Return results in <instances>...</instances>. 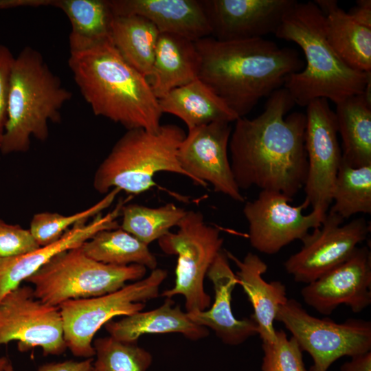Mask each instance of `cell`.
<instances>
[{
  "instance_id": "6da1fadb",
  "label": "cell",
  "mask_w": 371,
  "mask_h": 371,
  "mask_svg": "<svg viewBox=\"0 0 371 371\" xmlns=\"http://www.w3.org/2000/svg\"><path fill=\"white\" fill-rule=\"evenodd\" d=\"M295 104L282 87L268 97L259 115L235 121L229 161L240 190L257 187L293 199L304 188L308 172L306 119L302 112L288 114Z\"/></svg>"
},
{
  "instance_id": "7a4b0ae2",
  "label": "cell",
  "mask_w": 371,
  "mask_h": 371,
  "mask_svg": "<svg viewBox=\"0 0 371 371\" xmlns=\"http://www.w3.org/2000/svg\"><path fill=\"white\" fill-rule=\"evenodd\" d=\"M194 44L199 56L198 78L238 118L304 67L295 49L264 38L221 41L207 36Z\"/></svg>"
},
{
  "instance_id": "3957f363",
  "label": "cell",
  "mask_w": 371,
  "mask_h": 371,
  "mask_svg": "<svg viewBox=\"0 0 371 371\" xmlns=\"http://www.w3.org/2000/svg\"><path fill=\"white\" fill-rule=\"evenodd\" d=\"M68 64L95 115L119 123L127 130H159L163 113L148 79L122 58L111 41L70 51Z\"/></svg>"
},
{
  "instance_id": "277c9868",
  "label": "cell",
  "mask_w": 371,
  "mask_h": 371,
  "mask_svg": "<svg viewBox=\"0 0 371 371\" xmlns=\"http://www.w3.org/2000/svg\"><path fill=\"white\" fill-rule=\"evenodd\" d=\"M275 35L297 44L305 56L306 66L283 86L295 104L306 106L318 98L337 104L363 93L371 81V72L352 69L335 52L327 38L325 16L314 1H297Z\"/></svg>"
},
{
  "instance_id": "5b68a950",
  "label": "cell",
  "mask_w": 371,
  "mask_h": 371,
  "mask_svg": "<svg viewBox=\"0 0 371 371\" xmlns=\"http://www.w3.org/2000/svg\"><path fill=\"white\" fill-rule=\"evenodd\" d=\"M71 98L36 49L24 47L14 57L8 91V116L0 142L3 155L25 153L30 138L45 141L48 122H59L60 109Z\"/></svg>"
},
{
  "instance_id": "8992f818",
  "label": "cell",
  "mask_w": 371,
  "mask_h": 371,
  "mask_svg": "<svg viewBox=\"0 0 371 371\" xmlns=\"http://www.w3.org/2000/svg\"><path fill=\"white\" fill-rule=\"evenodd\" d=\"M186 137L179 126L166 124L156 132L133 128L117 141L98 167L93 177L94 189L106 194L118 188L139 194L155 186V175L170 172L188 177L177 159V151Z\"/></svg>"
},
{
  "instance_id": "52a82bcc",
  "label": "cell",
  "mask_w": 371,
  "mask_h": 371,
  "mask_svg": "<svg viewBox=\"0 0 371 371\" xmlns=\"http://www.w3.org/2000/svg\"><path fill=\"white\" fill-rule=\"evenodd\" d=\"M146 268L139 265L115 266L88 257L81 245L53 257L25 281L32 284L35 297L52 306L77 299L114 292L128 281L144 278Z\"/></svg>"
},
{
  "instance_id": "ba28073f",
  "label": "cell",
  "mask_w": 371,
  "mask_h": 371,
  "mask_svg": "<svg viewBox=\"0 0 371 371\" xmlns=\"http://www.w3.org/2000/svg\"><path fill=\"white\" fill-rule=\"evenodd\" d=\"M177 227L176 232H170L158 240L163 252L177 256L175 286L161 295L171 298L181 295L187 313L203 311L211 304L204 279L224 240L220 230L207 224L199 211H187Z\"/></svg>"
},
{
  "instance_id": "9c48e42d",
  "label": "cell",
  "mask_w": 371,
  "mask_h": 371,
  "mask_svg": "<svg viewBox=\"0 0 371 371\" xmlns=\"http://www.w3.org/2000/svg\"><path fill=\"white\" fill-rule=\"evenodd\" d=\"M167 271L156 268L146 278L100 296L70 300L58 306L67 348L77 357L93 358L92 341L95 333L117 316L141 311L145 302L157 297Z\"/></svg>"
},
{
  "instance_id": "30bf717a",
  "label": "cell",
  "mask_w": 371,
  "mask_h": 371,
  "mask_svg": "<svg viewBox=\"0 0 371 371\" xmlns=\"http://www.w3.org/2000/svg\"><path fill=\"white\" fill-rule=\"evenodd\" d=\"M293 335L302 351L308 352L313 364L309 371H327L337 359L371 350V322L348 319L337 323L310 315L294 299H288L276 317Z\"/></svg>"
},
{
  "instance_id": "8fae6325",
  "label": "cell",
  "mask_w": 371,
  "mask_h": 371,
  "mask_svg": "<svg viewBox=\"0 0 371 371\" xmlns=\"http://www.w3.org/2000/svg\"><path fill=\"white\" fill-rule=\"evenodd\" d=\"M14 341L21 352L38 347L45 355L67 348L58 306L36 298L30 286L17 287L0 302V346Z\"/></svg>"
},
{
  "instance_id": "7c38bea8",
  "label": "cell",
  "mask_w": 371,
  "mask_h": 371,
  "mask_svg": "<svg viewBox=\"0 0 371 371\" xmlns=\"http://www.w3.org/2000/svg\"><path fill=\"white\" fill-rule=\"evenodd\" d=\"M338 214L327 212L322 225L300 240L301 249L284 262L285 271L297 282H312L348 259L370 232L363 217L344 224Z\"/></svg>"
},
{
  "instance_id": "4fadbf2b",
  "label": "cell",
  "mask_w": 371,
  "mask_h": 371,
  "mask_svg": "<svg viewBox=\"0 0 371 371\" xmlns=\"http://www.w3.org/2000/svg\"><path fill=\"white\" fill-rule=\"evenodd\" d=\"M305 148L308 172L304 202L312 210L326 214L342 160L335 111L328 100L318 98L306 106Z\"/></svg>"
},
{
  "instance_id": "5bb4252c",
  "label": "cell",
  "mask_w": 371,
  "mask_h": 371,
  "mask_svg": "<svg viewBox=\"0 0 371 371\" xmlns=\"http://www.w3.org/2000/svg\"><path fill=\"white\" fill-rule=\"evenodd\" d=\"M292 201L279 192L261 190L256 199L245 203L243 212L252 247L262 254H274L322 225L326 214L313 210L304 214L308 204L304 201L293 206L289 204Z\"/></svg>"
},
{
  "instance_id": "9a60e30c",
  "label": "cell",
  "mask_w": 371,
  "mask_h": 371,
  "mask_svg": "<svg viewBox=\"0 0 371 371\" xmlns=\"http://www.w3.org/2000/svg\"><path fill=\"white\" fill-rule=\"evenodd\" d=\"M230 123L212 122L190 130L179 145L177 159L188 177L196 185L211 184L216 192L237 202L245 198L238 187L228 156Z\"/></svg>"
},
{
  "instance_id": "2e32d148",
  "label": "cell",
  "mask_w": 371,
  "mask_h": 371,
  "mask_svg": "<svg viewBox=\"0 0 371 371\" xmlns=\"http://www.w3.org/2000/svg\"><path fill=\"white\" fill-rule=\"evenodd\" d=\"M305 303L322 315H330L345 304L355 313L371 304V252L357 247L346 261L301 290Z\"/></svg>"
},
{
  "instance_id": "e0dca14e",
  "label": "cell",
  "mask_w": 371,
  "mask_h": 371,
  "mask_svg": "<svg viewBox=\"0 0 371 371\" xmlns=\"http://www.w3.org/2000/svg\"><path fill=\"white\" fill-rule=\"evenodd\" d=\"M295 0H202L211 36L221 41L274 34Z\"/></svg>"
},
{
  "instance_id": "ac0fdd59",
  "label": "cell",
  "mask_w": 371,
  "mask_h": 371,
  "mask_svg": "<svg viewBox=\"0 0 371 371\" xmlns=\"http://www.w3.org/2000/svg\"><path fill=\"white\" fill-rule=\"evenodd\" d=\"M125 201H120L112 211L98 214L89 223L76 224L52 243L23 255L0 258V302L58 254L80 246L102 230L120 227L117 218Z\"/></svg>"
},
{
  "instance_id": "d6986e66",
  "label": "cell",
  "mask_w": 371,
  "mask_h": 371,
  "mask_svg": "<svg viewBox=\"0 0 371 371\" xmlns=\"http://www.w3.org/2000/svg\"><path fill=\"white\" fill-rule=\"evenodd\" d=\"M213 284L214 301L207 310L188 313L195 324L210 328L225 344L238 346L258 335V326L251 318L237 319L232 310V293L238 284L232 270L226 250L221 249L210 266L207 275Z\"/></svg>"
},
{
  "instance_id": "ffe728a7",
  "label": "cell",
  "mask_w": 371,
  "mask_h": 371,
  "mask_svg": "<svg viewBox=\"0 0 371 371\" xmlns=\"http://www.w3.org/2000/svg\"><path fill=\"white\" fill-rule=\"evenodd\" d=\"M115 16L138 15L152 22L159 33L192 41L211 36V28L199 0H109Z\"/></svg>"
},
{
  "instance_id": "44dd1931",
  "label": "cell",
  "mask_w": 371,
  "mask_h": 371,
  "mask_svg": "<svg viewBox=\"0 0 371 371\" xmlns=\"http://www.w3.org/2000/svg\"><path fill=\"white\" fill-rule=\"evenodd\" d=\"M238 271L236 276L251 303L254 313L251 315L258 326V335L262 343H273L276 340L273 322L280 307L288 300L286 289L280 281L267 282L262 278L267 270V264L256 254L249 252L240 260L226 250Z\"/></svg>"
},
{
  "instance_id": "7402d4cb",
  "label": "cell",
  "mask_w": 371,
  "mask_h": 371,
  "mask_svg": "<svg viewBox=\"0 0 371 371\" xmlns=\"http://www.w3.org/2000/svg\"><path fill=\"white\" fill-rule=\"evenodd\" d=\"M104 327L109 336L130 343L137 342L139 337L146 334L179 333L194 341L209 335L207 328L193 322L171 298H166L159 308L141 311L118 321L111 320Z\"/></svg>"
},
{
  "instance_id": "603a6c76",
  "label": "cell",
  "mask_w": 371,
  "mask_h": 371,
  "mask_svg": "<svg viewBox=\"0 0 371 371\" xmlns=\"http://www.w3.org/2000/svg\"><path fill=\"white\" fill-rule=\"evenodd\" d=\"M199 71V56L194 41L177 34H159L148 78L158 99L198 79Z\"/></svg>"
},
{
  "instance_id": "cb8c5ba5",
  "label": "cell",
  "mask_w": 371,
  "mask_h": 371,
  "mask_svg": "<svg viewBox=\"0 0 371 371\" xmlns=\"http://www.w3.org/2000/svg\"><path fill=\"white\" fill-rule=\"evenodd\" d=\"M325 16L328 40L340 58L352 69L371 72V27L355 20L337 1H314Z\"/></svg>"
},
{
  "instance_id": "d4e9b609",
  "label": "cell",
  "mask_w": 371,
  "mask_h": 371,
  "mask_svg": "<svg viewBox=\"0 0 371 371\" xmlns=\"http://www.w3.org/2000/svg\"><path fill=\"white\" fill-rule=\"evenodd\" d=\"M162 113L181 119L188 130L212 122H235L238 116L199 78L159 99Z\"/></svg>"
},
{
  "instance_id": "484cf974",
  "label": "cell",
  "mask_w": 371,
  "mask_h": 371,
  "mask_svg": "<svg viewBox=\"0 0 371 371\" xmlns=\"http://www.w3.org/2000/svg\"><path fill=\"white\" fill-rule=\"evenodd\" d=\"M370 85L363 93L336 104L335 111L340 135L342 160L353 168L371 165Z\"/></svg>"
},
{
  "instance_id": "4316f807",
  "label": "cell",
  "mask_w": 371,
  "mask_h": 371,
  "mask_svg": "<svg viewBox=\"0 0 371 371\" xmlns=\"http://www.w3.org/2000/svg\"><path fill=\"white\" fill-rule=\"evenodd\" d=\"M52 5L64 12L71 23L70 51H81L111 41L115 16L108 0H54Z\"/></svg>"
},
{
  "instance_id": "83f0119b",
  "label": "cell",
  "mask_w": 371,
  "mask_h": 371,
  "mask_svg": "<svg viewBox=\"0 0 371 371\" xmlns=\"http://www.w3.org/2000/svg\"><path fill=\"white\" fill-rule=\"evenodd\" d=\"M159 34L155 25L143 16H119L113 20L111 38L122 58L148 79Z\"/></svg>"
},
{
  "instance_id": "f1b7e54d",
  "label": "cell",
  "mask_w": 371,
  "mask_h": 371,
  "mask_svg": "<svg viewBox=\"0 0 371 371\" xmlns=\"http://www.w3.org/2000/svg\"><path fill=\"white\" fill-rule=\"evenodd\" d=\"M89 258L115 266L139 265L154 270L157 261L146 245L120 227L102 230L81 245Z\"/></svg>"
},
{
  "instance_id": "f546056e",
  "label": "cell",
  "mask_w": 371,
  "mask_h": 371,
  "mask_svg": "<svg viewBox=\"0 0 371 371\" xmlns=\"http://www.w3.org/2000/svg\"><path fill=\"white\" fill-rule=\"evenodd\" d=\"M329 211L344 219L371 213V165L353 168L341 160L332 192Z\"/></svg>"
},
{
  "instance_id": "4dcf8cb0",
  "label": "cell",
  "mask_w": 371,
  "mask_h": 371,
  "mask_svg": "<svg viewBox=\"0 0 371 371\" xmlns=\"http://www.w3.org/2000/svg\"><path fill=\"white\" fill-rule=\"evenodd\" d=\"M186 212L171 203L158 207L124 204L121 210L120 227L148 245L167 234L173 227H177Z\"/></svg>"
},
{
  "instance_id": "1f68e13d",
  "label": "cell",
  "mask_w": 371,
  "mask_h": 371,
  "mask_svg": "<svg viewBox=\"0 0 371 371\" xmlns=\"http://www.w3.org/2000/svg\"><path fill=\"white\" fill-rule=\"evenodd\" d=\"M120 190L113 188L98 202L89 207L71 215L43 212L35 214L30 222V231L40 246L58 240L65 232L80 223L87 222L109 207Z\"/></svg>"
},
{
  "instance_id": "d6a6232c",
  "label": "cell",
  "mask_w": 371,
  "mask_h": 371,
  "mask_svg": "<svg viewBox=\"0 0 371 371\" xmlns=\"http://www.w3.org/2000/svg\"><path fill=\"white\" fill-rule=\"evenodd\" d=\"M136 343L111 336L96 339L93 344L96 357L93 366L100 371H147L152 355Z\"/></svg>"
},
{
  "instance_id": "836d02e7",
  "label": "cell",
  "mask_w": 371,
  "mask_h": 371,
  "mask_svg": "<svg viewBox=\"0 0 371 371\" xmlns=\"http://www.w3.org/2000/svg\"><path fill=\"white\" fill-rule=\"evenodd\" d=\"M276 335L275 342L262 344V371H306L302 350L295 339H288L282 330H276Z\"/></svg>"
},
{
  "instance_id": "e575fe53",
  "label": "cell",
  "mask_w": 371,
  "mask_h": 371,
  "mask_svg": "<svg viewBox=\"0 0 371 371\" xmlns=\"http://www.w3.org/2000/svg\"><path fill=\"white\" fill-rule=\"evenodd\" d=\"M39 247L29 229L0 218V258L23 255Z\"/></svg>"
},
{
  "instance_id": "d590c367",
  "label": "cell",
  "mask_w": 371,
  "mask_h": 371,
  "mask_svg": "<svg viewBox=\"0 0 371 371\" xmlns=\"http://www.w3.org/2000/svg\"><path fill=\"white\" fill-rule=\"evenodd\" d=\"M14 60L9 48L0 45V142L7 122L10 76Z\"/></svg>"
},
{
  "instance_id": "8d00e7d4",
  "label": "cell",
  "mask_w": 371,
  "mask_h": 371,
  "mask_svg": "<svg viewBox=\"0 0 371 371\" xmlns=\"http://www.w3.org/2000/svg\"><path fill=\"white\" fill-rule=\"evenodd\" d=\"M92 363L93 358L80 361L68 360L52 362L41 366L37 371H89L93 367Z\"/></svg>"
},
{
  "instance_id": "74e56055",
  "label": "cell",
  "mask_w": 371,
  "mask_h": 371,
  "mask_svg": "<svg viewBox=\"0 0 371 371\" xmlns=\"http://www.w3.org/2000/svg\"><path fill=\"white\" fill-rule=\"evenodd\" d=\"M340 368V371H371V351L351 357Z\"/></svg>"
},
{
  "instance_id": "f35d334b",
  "label": "cell",
  "mask_w": 371,
  "mask_h": 371,
  "mask_svg": "<svg viewBox=\"0 0 371 371\" xmlns=\"http://www.w3.org/2000/svg\"><path fill=\"white\" fill-rule=\"evenodd\" d=\"M358 23L371 27V1L359 0L357 5L348 12Z\"/></svg>"
},
{
  "instance_id": "ab89813d",
  "label": "cell",
  "mask_w": 371,
  "mask_h": 371,
  "mask_svg": "<svg viewBox=\"0 0 371 371\" xmlns=\"http://www.w3.org/2000/svg\"><path fill=\"white\" fill-rule=\"evenodd\" d=\"M52 1L53 0H0V9H8L20 6H52Z\"/></svg>"
},
{
  "instance_id": "60d3db41",
  "label": "cell",
  "mask_w": 371,
  "mask_h": 371,
  "mask_svg": "<svg viewBox=\"0 0 371 371\" xmlns=\"http://www.w3.org/2000/svg\"><path fill=\"white\" fill-rule=\"evenodd\" d=\"M10 366L12 364L8 358L5 357H0V371H8Z\"/></svg>"
},
{
  "instance_id": "b9f144b4",
  "label": "cell",
  "mask_w": 371,
  "mask_h": 371,
  "mask_svg": "<svg viewBox=\"0 0 371 371\" xmlns=\"http://www.w3.org/2000/svg\"><path fill=\"white\" fill-rule=\"evenodd\" d=\"M89 371H100V370L98 368H96L95 367H94L93 365L92 368Z\"/></svg>"
},
{
  "instance_id": "7bdbcfd3",
  "label": "cell",
  "mask_w": 371,
  "mask_h": 371,
  "mask_svg": "<svg viewBox=\"0 0 371 371\" xmlns=\"http://www.w3.org/2000/svg\"><path fill=\"white\" fill-rule=\"evenodd\" d=\"M8 371H13V368L12 366H10V368H8Z\"/></svg>"
}]
</instances>
